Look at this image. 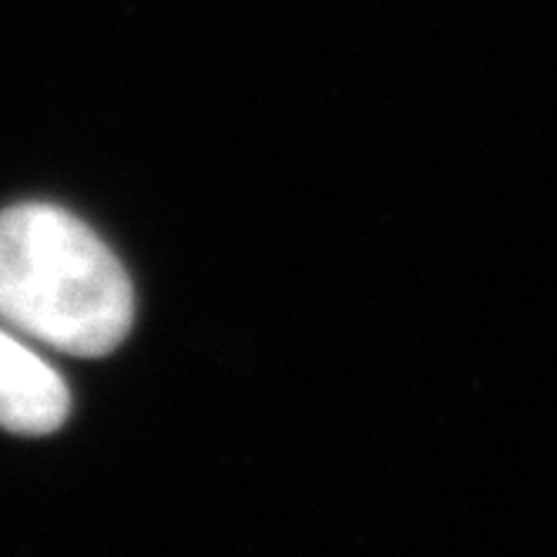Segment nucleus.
Listing matches in <instances>:
<instances>
[{
  "mask_svg": "<svg viewBox=\"0 0 557 557\" xmlns=\"http://www.w3.org/2000/svg\"><path fill=\"white\" fill-rule=\"evenodd\" d=\"M0 320L24 339L98 360L132 333V278L82 219L11 206L0 212Z\"/></svg>",
  "mask_w": 557,
  "mask_h": 557,
  "instance_id": "nucleus-1",
  "label": "nucleus"
},
{
  "mask_svg": "<svg viewBox=\"0 0 557 557\" xmlns=\"http://www.w3.org/2000/svg\"><path fill=\"white\" fill-rule=\"evenodd\" d=\"M71 413V389L21 333L0 326V426L17 436H48Z\"/></svg>",
  "mask_w": 557,
  "mask_h": 557,
  "instance_id": "nucleus-2",
  "label": "nucleus"
}]
</instances>
